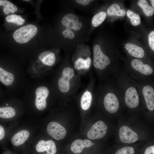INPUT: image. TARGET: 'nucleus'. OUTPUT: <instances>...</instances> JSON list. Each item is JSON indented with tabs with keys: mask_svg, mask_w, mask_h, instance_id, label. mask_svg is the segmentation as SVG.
I'll return each mask as SVG.
<instances>
[{
	"mask_svg": "<svg viewBox=\"0 0 154 154\" xmlns=\"http://www.w3.org/2000/svg\"><path fill=\"white\" fill-rule=\"evenodd\" d=\"M131 69L126 71L130 73V76L133 78H146L151 76L154 73L153 68L149 64H144L141 60L137 59H133L131 63Z\"/></svg>",
	"mask_w": 154,
	"mask_h": 154,
	"instance_id": "obj_4",
	"label": "nucleus"
},
{
	"mask_svg": "<svg viewBox=\"0 0 154 154\" xmlns=\"http://www.w3.org/2000/svg\"><path fill=\"white\" fill-rule=\"evenodd\" d=\"M119 136L121 141L124 143H133L138 139L137 134L130 128L125 125H123L120 128Z\"/></svg>",
	"mask_w": 154,
	"mask_h": 154,
	"instance_id": "obj_12",
	"label": "nucleus"
},
{
	"mask_svg": "<svg viewBox=\"0 0 154 154\" xmlns=\"http://www.w3.org/2000/svg\"><path fill=\"white\" fill-rule=\"evenodd\" d=\"M37 28L34 25L28 24L23 26L16 30L13 37L17 43L23 44L30 40L36 34Z\"/></svg>",
	"mask_w": 154,
	"mask_h": 154,
	"instance_id": "obj_5",
	"label": "nucleus"
},
{
	"mask_svg": "<svg viewBox=\"0 0 154 154\" xmlns=\"http://www.w3.org/2000/svg\"><path fill=\"white\" fill-rule=\"evenodd\" d=\"M115 82L119 95L124 97L125 103L130 108L137 107L139 103V95L137 82L126 71L116 73Z\"/></svg>",
	"mask_w": 154,
	"mask_h": 154,
	"instance_id": "obj_1",
	"label": "nucleus"
},
{
	"mask_svg": "<svg viewBox=\"0 0 154 154\" xmlns=\"http://www.w3.org/2000/svg\"><path fill=\"white\" fill-rule=\"evenodd\" d=\"M39 59L46 65L51 66L55 62L56 59L54 53L50 51H46L40 54Z\"/></svg>",
	"mask_w": 154,
	"mask_h": 154,
	"instance_id": "obj_17",
	"label": "nucleus"
},
{
	"mask_svg": "<svg viewBox=\"0 0 154 154\" xmlns=\"http://www.w3.org/2000/svg\"><path fill=\"white\" fill-rule=\"evenodd\" d=\"M6 20L7 22L13 23L18 26L22 25L25 22V19L21 16L16 15H8L6 18Z\"/></svg>",
	"mask_w": 154,
	"mask_h": 154,
	"instance_id": "obj_26",
	"label": "nucleus"
},
{
	"mask_svg": "<svg viewBox=\"0 0 154 154\" xmlns=\"http://www.w3.org/2000/svg\"><path fill=\"white\" fill-rule=\"evenodd\" d=\"M91 64L92 61L90 57H88L85 59L80 58L75 61L74 66L77 70L82 69L88 70L91 66Z\"/></svg>",
	"mask_w": 154,
	"mask_h": 154,
	"instance_id": "obj_18",
	"label": "nucleus"
},
{
	"mask_svg": "<svg viewBox=\"0 0 154 154\" xmlns=\"http://www.w3.org/2000/svg\"><path fill=\"white\" fill-rule=\"evenodd\" d=\"M74 75V72L71 68L67 67L62 71V76L58 81V85L60 90L63 93L67 92L70 88L69 80Z\"/></svg>",
	"mask_w": 154,
	"mask_h": 154,
	"instance_id": "obj_9",
	"label": "nucleus"
},
{
	"mask_svg": "<svg viewBox=\"0 0 154 154\" xmlns=\"http://www.w3.org/2000/svg\"><path fill=\"white\" fill-rule=\"evenodd\" d=\"M111 61L110 58L102 50L99 45L95 44L93 48V64L96 69L104 71L106 77L113 73L110 66Z\"/></svg>",
	"mask_w": 154,
	"mask_h": 154,
	"instance_id": "obj_3",
	"label": "nucleus"
},
{
	"mask_svg": "<svg viewBox=\"0 0 154 154\" xmlns=\"http://www.w3.org/2000/svg\"><path fill=\"white\" fill-rule=\"evenodd\" d=\"M107 127L105 122L100 120L95 123L87 133L88 138L92 140L100 139L106 134Z\"/></svg>",
	"mask_w": 154,
	"mask_h": 154,
	"instance_id": "obj_8",
	"label": "nucleus"
},
{
	"mask_svg": "<svg viewBox=\"0 0 154 154\" xmlns=\"http://www.w3.org/2000/svg\"><path fill=\"white\" fill-rule=\"evenodd\" d=\"M127 16L130 19L131 25L134 26H137L141 23V19L139 15L133 12L131 10H128L127 12Z\"/></svg>",
	"mask_w": 154,
	"mask_h": 154,
	"instance_id": "obj_27",
	"label": "nucleus"
},
{
	"mask_svg": "<svg viewBox=\"0 0 154 154\" xmlns=\"http://www.w3.org/2000/svg\"><path fill=\"white\" fill-rule=\"evenodd\" d=\"M137 4L142 9L144 13L146 16H151L154 14V9L149 5L146 0H139Z\"/></svg>",
	"mask_w": 154,
	"mask_h": 154,
	"instance_id": "obj_22",
	"label": "nucleus"
},
{
	"mask_svg": "<svg viewBox=\"0 0 154 154\" xmlns=\"http://www.w3.org/2000/svg\"><path fill=\"white\" fill-rule=\"evenodd\" d=\"M139 94L142 96L146 106L149 111L154 110V89L153 85L146 81L137 82Z\"/></svg>",
	"mask_w": 154,
	"mask_h": 154,
	"instance_id": "obj_6",
	"label": "nucleus"
},
{
	"mask_svg": "<svg viewBox=\"0 0 154 154\" xmlns=\"http://www.w3.org/2000/svg\"><path fill=\"white\" fill-rule=\"evenodd\" d=\"M14 78L12 73L0 67V81L3 84L6 86L11 84L14 81Z\"/></svg>",
	"mask_w": 154,
	"mask_h": 154,
	"instance_id": "obj_20",
	"label": "nucleus"
},
{
	"mask_svg": "<svg viewBox=\"0 0 154 154\" xmlns=\"http://www.w3.org/2000/svg\"><path fill=\"white\" fill-rule=\"evenodd\" d=\"M103 99V104L105 109L112 114L116 112L119 106L118 96L119 94L115 82L109 81Z\"/></svg>",
	"mask_w": 154,
	"mask_h": 154,
	"instance_id": "obj_2",
	"label": "nucleus"
},
{
	"mask_svg": "<svg viewBox=\"0 0 154 154\" xmlns=\"http://www.w3.org/2000/svg\"><path fill=\"white\" fill-rule=\"evenodd\" d=\"M148 42L150 47L153 51H154V31H152L149 33Z\"/></svg>",
	"mask_w": 154,
	"mask_h": 154,
	"instance_id": "obj_29",
	"label": "nucleus"
},
{
	"mask_svg": "<svg viewBox=\"0 0 154 154\" xmlns=\"http://www.w3.org/2000/svg\"><path fill=\"white\" fill-rule=\"evenodd\" d=\"M78 17L72 13H68L64 15L63 17L61 23L65 27L63 30L74 31H78L82 28V23L79 21Z\"/></svg>",
	"mask_w": 154,
	"mask_h": 154,
	"instance_id": "obj_7",
	"label": "nucleus"
},
{
	"mask_svg": "<svg viewBox=\"0 0 154 154\" xmlns=\"http://www.w3.org/2000/svg\"><path fill=\"white\" fill-rule=\"evenodd\" d=\"M92 100L91 93L89 91L85 92L82 96L80 100V105L82 109L87 110L90 108Z\"/></svg>",
	"mask_w": 154,
	"mask_h": 154,
	"instance_id": "obj_19",
	"label": "nucleus"
},
{
	"mask_svg": "<svg viewBox=\"0 0 154 154\" xmlns=\"http://www.w3.org/2000/svg\"><path fill=\"white\" fill-rule=\"evenodd\" d=\"M144 154H154V146L148 147L145 150Z\"/></svg>",
	"mask_w": 154,
	"mask_h": 154,
	"instance_id": "obj_30",
	"label": "nucleus"
},
{
	"mask_svg": "<svg viewBox=\"0 0 154 154\" xmlns=\"http://www.w3.org/2000/svg\"><path fill=\"white\" fill-rule=\"evenodd\" d=\"M92 145V141L89 140L77 139L71 144L70 147V151L74 154H80L84 151L85 148L90 147Z\"/></svg>",
	"mask_w": 154,
	"mask_h": 154,
	"instance_id": "obj_13",
	"label": "nucleus"
},
{
	"mask_svg": "<svg viewBox=\"0 0 154 154\" xmlns=\"http://www.w3.org/2000/svg\"><path fill=\"white\" fill-rule=\"evenodd\" d=\"M15 114V110L11 107H0V117L9 118L14 117Z\"/></svg>",
	"mask_w": 154,
	"mask_h": 154,
	"instance_id": "obj_24",
	"label": "nucleus"
},
{
	"mask_svg": "<svg viewBox=\"0 0 154 154\" xmlns=\"http://www.w3.org/2000/svg\"><path fill=\"white\" fill-rule=\"evenodd\" d=\"M5 135V131L3 127L0 125V140L3 139Z\"/></svg>",
	"mask_w": 154,
	"mask_h": 154,
	"instance_id": "obj_32",
	"label": "nucleus"
},
{
	"mask_svg": "<svg viewBox=\"0 0 154 154\" xmlns=\"http://www.w3.org/2000/svg\"><path fill=\"white\" fill-rule=\"evenodd\" d=\"M76 2L78 4L83 5L86 6L88 5L92 0H77Z\"/></svg>",
	"mask_w": 154,
	"mask_h": 154,
	"instance_id": "obj_31",
	"label": "nucleus"
},
{
	"mask_svg": "<svg viewBox=\"0 0 154 154\" xmlns=\"http://www.w3.org/2000/svg\"></svg>",
	"mask_w": 154,
	"mask_h": 154,
	"instance_id": "obj_34",
	"label": "nucleus"
},
{
	"mask_svg": "<svg viewBox=\"0 0 154 154\" xmlns=\"http://www.w3.org/2000/svg\"><path fill=\"white\" fill-rule=\"evenodd\" d=\"M106 16V13L102 11L95 15L93 17L92 21V24L95 27L100 25L104 21Z\"/></svg>",
	"mask_w": 154,
	"mask_h": 154,
	"instance_id": "obj_25",
	"label": "nucleus"
},
{
	"mask_svg": "<svg viewBox=\"0 0 154 154\" xmlns=\"http://www.w3.org/2000/svg\"><path fill=\"white\" fill-rule=\"evenodd\" d=\"M49 94V91L48 88L45 86H40L36 89L35 104L38 110H42L46 108V99Z\"/></svg>",
	"mask_w": 154,
	"mask_h": 154,
	"instance_id": "obj_11",
	"label": "nucleus"
},
{
	"mask_svg": "<svg viewBox=\"0 0 154 154\" xmlns=\"http://www.w3.org/2000/svg\"><path fill=\"white\" fill-rule=\"evenodd\" d=\"M125 11L123 9H121L120 6L117 3H114L110 6L107 10V15L109 16L116 15L124 16Z\"/></svg>",
	"mask_w": 154,
	"mask_h": 154,
	"instance_id": "obj_21",
	"label": "nucleus"
},
{
	"mask_svg": "<svg viewBox=\"0 0 154 154\" xmlns=\"http://www.w3.org/2000/svg\"><path fill=\"white\" fill-rule=\"evenodd\" d=\"M29 134V132L27 130H23L20 131L12 137L11 139L12 143L15 146L20 145L27 139Z\"/></svg>",
	"mask_w": 154,
	"mask_h": 154,
	"instance_id": "obj_16",
	"label": "nucleus"
},
{
	"mask_svg": "<svg viewBox=\"0 0 154 154\" xmlns=\"http://www.w3.org/2000/svg\"><path fill=\"white\" fill-rule=\"evenodd\" d=\"M47 131L50 136L56 140L63 139L67 134L66 129L55 121H52L48 124L47 127Z\"/></svg>",
	"mask_w": 154,
	"mask_h": 154,
	"instance_id": "obj_10",
	"label": "nucleus"
},
{
	"mask_svg": "<svg viewBox=\"0 0 154 154\" xmlns=\"http://www.w3.org/2000/svg\"><path fill=\"white\" fill-rule=\"evenodd\" d=\"M125 48L130 55L135 58H141L145 55L143 48L135 44L128 43L125 45Z\"/></svg>",
	"mask_w": 154,
	"mask_h": 154,
	"instance_id": "obj_15",
	"label": "nucleus"
},
{
	"mask_svg": "<svg viewBox=\"0 0 154 154\" xmlns=\"http://www.w3.org/2000/svg\"><path fill=\"white\" fill-rule=\"evenodd\" d=\"M0 5L4 6L3 11L6 15H8L10 12L14 13L17 10L15 5L7 0H0Z\"/></svg>",
	"mask_w": 154,
	"mask_h": 154,
	"instance_id": "obj_23",
	"label": "nucleus"
},
{
	"mask_svg": "<svg viewBox=\"0 0 154 154\" xmlns=\"http://www.w3.org/2000/svg\"><path fill=\"white\" fill-rule=\"evenodd\" d=\"M134 148L131 147H125L120 148L117 150L115 154H134Z\"/></svg>",
	"mask_w": 154,
	"mask_h": 154,
	"instance_id": "obj_28",
	"label": "nucleus"
},
{
	"mask_svg": "<svg viewBox=\"0 0 154 154\" xmlns=\"http://www.w3.org/2000/svg\"><path fill=\"white\" fill-rule=\"evenodd\" d=\"M36 149L38 152L46 151L48 154H55L57 150L55 143L52 140L40 141L36 145Z\"/></svg>",
	"mask_w": 154,
	"mask_h": 154,
	"instance_id": "obj_14",
	"label": "nucleus"
},
{
	"mask_svg": "<svg viewBox=\"0 0 154 154\" xmlns=\"http://www.w3.org/2000/svg\"><path fill=\"white\" fill-rule=\"evenodd\" d=\"M151 3V5L152 7V8L154 9V0H150Z\"/></svg>",
	"mask_w": 154,
	"mask_h": 154,
	"instance_id": "obj_33",
	"label": "nucleus"
}]
</instances>
